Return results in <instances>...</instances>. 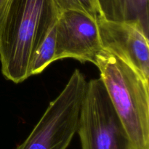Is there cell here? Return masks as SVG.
Returning <instances> with one entry per match:
<instances>
[{"label": "cell", "instance_id": "obj_2", "mask_svg": "<svg viewBox=\"0 0 149 149\" xmlns=\"http://www.w3.org/2000/svg\"><path fill=\"white\" fill-rule=\"evenodd\" d=\"M95 65L127 132L130 149H149V83L135 68L103 49Z\"/></svg>", "mask_w": 149, "mask_h": 149}, {"label": "cell", "instance_id": "obj_1", "mask_svg": "<svg viewBox=\"0 0 149 149\" xmlns=\"http://www.w3.org/2000/svg\"><path fill=\"white\" fill-rule=\"evenodd\" d=\"M60 12L53 0H10L0 23V62L7 79H27L34 52L55 26Z\"/></svg>", "mask_w": 149, "mask_h": 149}, {"label": "cell", "instance_id": "obj_9", "mask_svg": "<svg viewBox=\"0 0 149 149\" xmlns=\"http://www.w3.org/2000/svg\"><path fill=\"white\" fill-rule=\"evenodd\" d=\"M60 13L67 10L84 13L93 18L101 17L97 0H53Z\"/></svg>", "mask_w": 149, "mask_h": 149}, {"label": "cell", "instance_id": "obj_7", "mask_svg": "<svg viewBox=\"0 0 149 149\" xmlns=\"http://www.w3.org/2000/svg\"><path fill=\"white\" fill-rule=\"evenodd\" d=\"M100 15L112 21H138L149 32V0H97Z\"/></svg>", "mask_w": 149, "mask_h": 149}, {"label": "cell", "instance_id": "obj_4", "mask_svg": "<svg viewBox=\"0 0 149 149\" xmlns=\"http://www.w3.org/2000/svg\"><path fill=\"white\" fill-rule=\"evenodd\" d=\"M77 133L81 149H130L126 131L100 78L87 81Z\"/></svg>", "mask_w": 149, "mask_h": 149}, {"label": "cell", "instance_id": "obj_6", "mask_svg": "<svg viewBox=\"0 0 149 149\" xmlns=\"http://www.w3.org/2000/svg\"><path fill=\"white\" fill-rule=\"evenodd\" d=\"M103 49L110 51L149 80L148 33L140 22L97 20Z\"/></svg>", "mask_w": 149, "mask_h": 149}, {"label": "cell", "instance_id": "obj_5", "mask_svg": "<svg viewBox=\"0 0 149 149\" xmlns=\"http://www.w3.org/2000/svg\"><path fill=\"white\" fill-rule=\"evenodd\" d=\"M55 61L72 58L95 65L103 49L96 19L74 10L61 12L55 26Z\"/></svg>", "mask_w": 149, "mask_h": 149}, {"label": "cell", "instance_id": "obj_3", "mask_svg": "<svg viewBox=\"0 0 149 149\" xmlns=\"http://www.w3.org/2000/svg\"><path fill=\"white\" fill-rule=\"evenodd\" d=\"M84 74L76 69L26 139L15 149H66L77 132L87 90Z\"/></svg>", "mask_w": 149, "mask_h": 149}, {"label": "cell", "instance_id": "obj_8", "mask_svg": "<svg viewBox=\"0 0 149 149\" xmlns=\"http://www.w3.org/2000/svg\"><path fill=\"white\" fill-rule=\"evenodd\" d=\"M55 30L54 26L34 52L29 68L30 77L43 72L51 63L55 62Z\"/></svg>", "mask_w": 149, "mask_h": 149}, {"label": "cell", "instance_id": "obj_10", "mask_svg": "<svg viewBox=\"0 0 149 149\" xmlns=\"http://www.w3.org/2000/svg\"><path fill=\"white\" fill-rule=\"evenodd\" d=\"M10 0H0V23L2 20Z\"/></svg>", "mask_w": 149, "mask_h": 149}]
</instances>
